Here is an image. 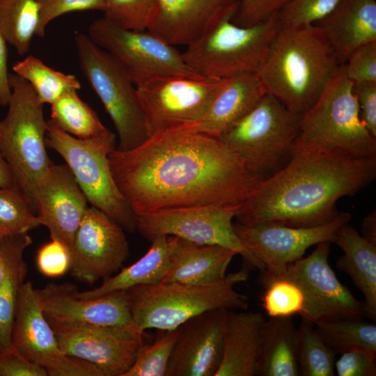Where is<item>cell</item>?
Listing matches in <instances>:
<instances>
[{"label":"cell","mask_w":376,"mask_h":376,"mask_svg":"<svg viewBox=\"0 0 376 376\" xmlns=\"http://www.w3.org/2000/svg\"><path fill=\"white\" fill-rule=\"evenodd\" d=\"M113 179L137 216L209 205H242L263 178L218 138L182 130L109 155Z\"/></svg>","instance_id":"obj_1"},{"label":"cell","mask_w":376,"mask_h":376,"mask_svg":"<svg viewBox=\"0 0 376 376\" xmlns=\"http://www.w3.org/2000/svg\"><path fill=\"white\" fill-rule=\"evenodd\" d=\"M375 177L376 156L354 157L293 143L288 163L260 182L235 219L244 226H320L339 214L340 198L356 195Z\"/></svg>","instance_id":"obj_2"},{"label":"cell","mask_w":376,"mask_h":376,"mask_svg":"<svg viewBox=\"0 0 376 376\" xmlns=\"http://www.w3.org/2000/svg\"><path fill=\"white\" fill-rule=\"evenodd\" d=\"M340 65L317 26H281L257 74L267 93L302 116Z\"/></svg>","instance_id":"obj_3"},{"label":"cell","mask_w":376,"mask_h":376,"mask_svg":"<svg viewBox=\"0 0 376 376\" xmlns=\"http://www.w3.org/2000/svg\"><path fill=\"white\" fill-rule=\"evenodd\" d=\"M245 269L204 284L160 283L127 290L133 323L139 330H173L189 319L214 309L245 310L248 297L235 290L246 281Z\"/></svg>","instance_id":"obj_4"},{"label":"cell","mask_w":376,"mask_h":376,"mask_svg":"<svg viewBox=\"0 0 376 376\" xmlns=\"http://www.w3.org/2000/svg\"><path fill=\"white\" fill-rule=\"evenodd\" d=\"M237 9L213 21L182 53L186 64L196 74L225 79L257 73L281 27L279 13L251 26L235 24Z\"/></svg>","instance_id":"obj_5"},{"label":"cell","mask_w":376,"mask_h":376,"mask_svg":"<svg viewBox=\"0 0 376 376\" xmlns=\"http://www.w3.org/2000/svg\"><path fill=\"white\" fill-rule=\"evenodd\" d=\"M11 95L6 117L0 120V153L16 187L36 213L38 185L53 164L46 151L47 121L43 105L33 88L20 76L9 73Z\"/></svg>","instance_id":"obj_6"},{"label":"cell","mask_w":376,"mask_h":376,"mask_svg":"<svg viewBox=\"0 0 376 376\" xmlns=\"http://www.w3.org/2000/svg\"><path fill=\"white\" fill-rule=\"evenodd\" d=\"M294 143L354 157L376 156V138L361 121L353 83L346 77L343 65L301 116Z\"/></svg>","instance_id":"obj_7"},{"label":"cell","mask_w":376,"mask_h":376,"mask_svg":"<svg viewBox=\"0 0 376 376\" xmlns=\"http://www.w3.org/2000/svg\"><path fill=\"white\" fill-rule=\"evenodd\" d=\"M45 141L63 158L93 207L103 212L125 231L136 230L137 217L119 190L109 164V155L116 148L113 132L109 130L97 138L82 140L49 120Z\"/></svg>","instance_id":"obj_8"},{"label":"cell","mask_w":376,"mask_h":376,"mask_svg":"<svg viewBox=\"0 0 376 376\" xmlns=\"http://www.w3.org/2000/svg\"><path fill=\"white\" fill-rule=\"evenodd\" d=\"M301 115L266 93L257 104L218 139L242 157L263 180L289 162Z\"/></svg>","instance_id":"obj_9"},{"label":"cell","mask_w":376,"mask_h":376,"mask_svg":"<svg viewBox=\"0 0 376 376\" xmlns=\"http://www.w3.org/2000/svg\"><path fill=\"white\" fill-rule=\"evenodd\" d=\"M75 43L79 66L110 116L118 136L117 150H132L148 139L136 87L125 67L83 33Z\"/></svg>","instance_id":"obj_10"},{"label":"cell","mask_w":376,"mask_h":376,"mask_svg":"<svg viewBox=\"0 0 376 376\" xmlns=\"http://www.w3.org/2000/svg\"><path fill=\"white\" fill-rule=\"evenodd\" d=\"M221 79L201 75H168L136 83L148 139L200 120Z\"/></svg>","instance_id":"obj_11"},{"label":"cell","mask_w":376,"mask_h":376,"mask_svg":"<svg viewBox=\"0 0 376 376\" xmlns=\"http://www.w3.org/2000/svg\"><path fill=\"white\" fill-rule=\"evenodd\" d=\"M242 205H209L173 208L137 216L136 230L152 241L159 236H175L193 243L219 245L242 256L251 269L263 264L243 245L233 228Z\"/></svg>","instance_id":"obj_12"},{"label":"cell","mask_w":376,"mask_h":376,"mask_svg":"<svg viewBox=\"0 0 376 376\" xmlns=\"http://www.w3.org/2000/svg\"><path fill=\"white\" fill-rule=\"evenodd\" d=\"M87 35L125 67L134 84L156 76L199 75L174 45L148 30L127 29L103 16L92 22Z\"/></svg>","instance_id":"obj_13"},{"label":"cell","mask_w":376,"mask_h":376,"mask_svg":"<svg viewBox=\"0 0 376 376\" xmlns=\"http://www.w3.org/2000/svg\"><path fill=\"white\" fill-rule=\"evenodd\" d=\"M329 253L330 242L319 243L309 256L288 265L277 278L286 279L300 289L304 304L299 315L313 324L362 319L364 304L339 281L329 264Z\"/></svg>","instance_id":"obj_14"},{"label":"cell","mask_w":376,"mask_h":376,"mask_svg":"<svg viewBox=\"0 0 376 376\" xmlns=\"http://www.w3.org/2000/svg\"><path fill=\"white\" fill-rule=\"evenodd\" d=\"M352 215L340 212L331 221L314 227L295 228L273 223L244 226L233 222L234 230L246 249L264 266L259 283L264 288L280 276L286 267L299 260L306 251L321 242H334L341 226Z\"/></svg>","instance_id":"obj_15"},{"label":"cell","mask_w":376,"mask_h":376,"mask_svg":"<svg viewBox=\"0 0 376 376\" xmlns=\"http://www.w3.org/2000/svg\"><path fill=\"white\" fill-rule=\"evenodd\" d=\"M13 347L49 376H104L95 365L65 355L38 302L30 281L22 285L11 332Z\"/></svg>","instance_id":"obj_16"},{"label":"cell","mask_w":376,"mask_h":376,"mask_svg":"<svg viewBox=\"0 0 376 376\" xmlns=\"http://www.w3.org/2000/svg\"><path fill=\"white\" fill-rule=\"evenodd\" d=\"M47 320L65 355L95 365L104 376H123L143 344V332L133 322L105 326Z\"/></svg>","instance_id":"obj_17"},{"label":"cell","mask_w":376,"mask_h":376,"mask_svg":"<svg viewBox=\"0 0 376 376\" xmlns=\"http://www.w3.org/2000/svg\"><path fill=\"white\" fill-rule=\"evenodd\" d=\"M70 272L77 281L93 284L116 273L129 256L125 230L103 212L88 207L71 249Z\"/></svg>","instance_id":"obj_18"},{"label":"cell","mask_w":376,"mask_h":376,"mask_svg":"<svg viewBox=\"0 0 376 376\" xmlns=\"http://www.w3.org/2000/svg\"><path fill=\"white\" fill-rule=\"evenodd\" d=\"M227 311L210 310L177 328L166 376H215L223 357Z\"/></svg>","instance_id":"obj_19"},{"label":"cell","mask_w":376,"mask_h":376,"mask_svg":"<svg viewBox=\"0 0 376 376\" xmlns=\"http://www.w3.org/2000/svg\"><path fill=\"white\" fill-rule=\"evenodd\" d=\"M70 283H49L36 289L45 318L61 323L121 326L132 322L127 290H117L93 299L76 296Z\"/></svg>","instance_id":"obj_20"},{"label":"cell","mask_w":376,"mask_h":376,"mask_svg":"<svg viewBox=\"0 0 376 376\" xmlns=\"http://www.w3.org/2000/svg\"><path fill=\"white\" fill-rule=\"evenodd\" d=\"M88 203L68 165L53 163L38 185L36 214L40 224L48 228L51 239L71 249Z\"/></svg>","instance_id":"obj_21"},{"label":"cell","mask_w":376,"mask_h":376,"mask_svg":"<svg viewBox=\"0 0 376 376\" xmlns=\"http://www.w3.org/2000/svg\"><path fill=\"white\" fill-rule=\"evenodd\" d=\"M239 0H157L148 30L172 45H188Z\"/></svg>","instance_id":"obj_22"},{"label":"cell","mask_w":376,"mask_h":376,"mask_svg":"<svg viewBox=\"0 0 376 376\" xmlns=\"http://www.w3.org/2000/svg\"><path fill=\"white\" fill-rule=\"evenodd\" d=\"M266 93L257 73L222 79L202 118L191 125L178 130L219 138L249 113Z\"/></svg>","instance_id":"obj_23"},{"label":"cell","mask_w":376,"mask_h":376,"mask_svg":"<svg viewBox=\"0 0 376 376\" xmlns=\"http://www.w3.org/2000/svg\"><path fill=\"white\" fill-rule=\"evenodd\" d=\"M315 25L344 65L355 49L376 41V0H341Z\"/></svg>","instance_id":"obj_24"},{"label":"cell","mask_w":376,"mask_h":376,"mask_svg":"<svg viewBox=\"0 0 376 376\" xmlns=\"http://www.w3.org/2000/svg\"><path fill=\"white\" fill-rule=\"evenodd\" d=\"M266 320L259 312L228 310L223 357L215 376H254Z\"/></svg>","instance_id":"obj_25"},{"label":"cell","mask_w":376,"mask_h":376,"mask_svg":"<svg viewBox=\"0 0 376 376\" xmlns=\"http://www.w3.org/2000/svg\"><path fill=\"white\" fill-rule=\"evenodd\" d=\"M236 255L221 246L198 244L175 237L173 259L162 283L204 284L221 280Z\"/></svg>","instance_id":"obj_26"},{"label":"cell","mask_w":376,"mask_h":376,"mask_svg":"<svg viewBox=\"0 0 376 376\" xmlns=\"http://www.w3.org/2000/svg\"><path fill=\"white\" fill-rule=\"evenodd\" d=\"M334 243L343 251L338 269L350 276L364 297L365 313L376 319V244L359 234L349 222L338 230Z\"/></svg>","instance_id":"obj_27"},{"label":"cell","mask_w":376,"mask_h":376,"mask_svg":"<svg viewBox=\"0 0 376 376\" xmlns=\"http://www.w3.org/2000/svg\"><path fill=\"white\" fill-rule=\"evenodd\" d=\"M150 242L148 251L134 263L104 279L97 288L83 292L77 290L76 296L81 299H93L139 285L162 283L173 259L175 237L159 236Z\"/></svg>","instance_id":"obj_28"},{"label":"cell","mask_w":376,"mask_h":376,"mask_svg":"<svg viewBox=\"0 0 376 376\" xmlns=\"http://www.w3.org/2000/svg\"><path fill=\"white\" fill-rule=\"evenodd\" d=\"M31 242L28 233L0 237L5 261V274L0 285V351L13 347L11 332L18 294L28 272L24 254Z\"/></svg>","instance_id":"obj_29"},{"label":"cell","mask_w":376,"mask_h":376,"mask_svg":"<svg viewBox=\"0 0 376 376\" xmlns=\"http://www.w3.org/2000/svg\"><path fill=\"white\" fill-rule=\"evenodd\" d=\"M297 329L292 317L270 318L260 343L256 375L298 376Z\"/></svg>","instance_id":"obj_30"},{"label":"cell","mask_w":376,"mask_h":376,"mask_svg":"<svg viewBox=\"0 0 376 376\" xmlns=\"http://www.w3.org/2000/svg\"><path fill=\"white\" fill-rule=\"evenodd\" d=\"M50 120L63 132L82 140L97 138L109 130L77 91L65 93L51 104Z\"/></svg>","instance_id":"obj_31"},{"label":"cell","mask_w":376,"mask_h":376,"mask_svg":"<svg viewBox=\"0 0 376 376\" xmlns=\"http://www.w3.org/2000/svg\"><path fill=\"white\" fill-rule=\"evenodd\" d=\"M39 17L36 0H0V31L19 55L29 52Z\"/></svg>","instance_id":"obj_32"},{"label":"cell","mask_w":376,"mask_h":376,"mask_svg":"<svg viewBox=\"0 0 376 376\" xmlns=\"http://www.w3.org/2000/svg\"><path fill=\"white\" fill-rule=\"evenodd\" d=\"M12 69L28 81L42 104H52L65 93L81 88L76 76L55 70L32 55L15 63Z\"/></svg>","instance_id":"obj_33"},{"label":"cell","mask_w":376,"mask_h":376,"mask_svg":"<svg viewBox=\"0 0 376 376\" xmlns=\"http://www.w3.org/2000/svg\"><path fill=\"white\" fill-rule=\"evenodd\" d=\"M315 330L336 354L352 350L376 353V325L362 319H340L319 322Z\"/></svg>","instance_id":"obj_34"},{"label":"cell","mask_w":376,"mask_h":376,"mask_svg":"<svg viewBox=\"0 0 376 376\" xmlns=\"http://www.w3.org/2000/svg\"><path fill=\"white\" fill-rule=\"evenodd\" d=\"M312 325L302 319L297 329V357L299 375L334 376L336 353Z\"/></svg>","instance_id":"obj_35"},{"label":"cell","mask_w":376,"mask_h":376,"mask_svg":"<svg viewBox=\"0 0 376 376\" xmlns=\"http://www.w3.org/2000/svg\"><path fill=\"white\" fill-rule=\"evenodd\" d=\"M36 214L16 187H0V237L28 233L40 226Z\"/></svg>","instance_id":"obj_36"},{"label":"cell","mask_w":376,"mask_h":376,"mask_svg":"<svg viewBox=\"0 0 376 376\" xmlns=\"http://www.w3.org/2000/svg\"><path fill=\"white\" fill-rule=\"evenodd\" d=\"M157 331L152 343L141 345L134 362L123 376H166L178 329Z\"/></svg>","instance_id":"obj_37"},{"label":"cell","mask_w":376,"mask_h":376,"mask_svg":"<svg viewBox=\"0 0 376 376\" xmlns=\"http://www.w3.org/2000/svg\"><path fill=\"white\" fill-rule=\"evenodd\" d=\"M261 299L262 306L270 318L292 317L303 309L304 297L290 281L276 278L268 283Z\"/></svg>","instance_id":"obj_38"},{"label":"cell","mask_w":376,"mask_h":376,"mask_svg":"<svg viewBox=\"0 0 376 376\" xmlns=\"http://www.w3.org/2000/svg\"><path fill=\"white\" fill-rule=\"evenodd\" d=\"M104 16L130 30H148L154 17L157 0H105Z\"/></svg>","instance_id":"obj_39"},{"label":"cell","mask_w":376,"mask_h":376,"mask_svg":"<svg viewBox=\"0 0 376 376\" xmlns=\"http://www.w3.org/2000/svg\"><path fill=\"white\" fill-rule=\"evenodd\" d=\"M341 0H290L279 12L281 26L315 24L327 17Z\"/></svg>","instance_id":"obj_40"},{"label":"cell","mask_w":376,"mask_h":376,"mask_svg":"<svg viewBox=\"0 0 376 376\" xmlns=\"http://www.w3.org/2000/svg\"><path fill=\"white\" fill-rule=\"evenodd\" d=\"M40 8V17L36 36L44 37L48 24L63 15L86 10L104 11L105 0H36Z\"/></svg>","instance_id":"obj_41"},{"label":"cell","mask_w":376,"mask_h":376,"mask_svg":"<svg viewBox=\"0 0 376 376\" xmlns=\"http://www.w3.org/2000/svg\"><path fill=\"white\" fill-rule=\"evenodd\" d=\"M343 67L346 77L354 84L376 82V41L355 49Z\"/></svg>","instance_id":"obj_42"},{"label":"cell","mask_w":376,"mask_h":376,"mask_svg":"<svg viewBox=\"0 0 376 376\" xmlns=\"http://www.w3.org/2000/svg\"><path fill=\"white\" fill-rule=\"evenodd\" d=\"M71 260V249L56 240H52L42 245L36 255L39 272L49 278L64 275L70 269Z\"/></svg>","instance_id":"obj_43"},{"label":"cell","mask_w":376,"mask_h":376,"mask_svg":"<svg viewBox=\"0 0 376 376\" xmlns=\"http://www.w3.org/2000/svg\"><path fill=\"white\" fill-rule=\"evenodd\" d=\"M290 0H239L233 21L241 26H251L266 21L279 13Z\"/></svg>","instance_id":"obj_44"},{"label":"cell","mask_w":376,"mask_h":376,"mask_svg":"<svg viewBox=\"0 0 376 376\" xmlns=\"http://www.w3.org/2000/svg\"><path fill=\"white\" fill-rule=\"evenodd\" d=\"M338 376H375L376 353L366 350H352L341 354L335 362Z\"/></svg>","instance_id":"obj_45"},{"label":"cell","mask_w":376,"mask_h":376,"mask_svg":"<svg viewBox=\"0 0 376 376\" xmlns=\"http://www.w3.org/2000/svg\"><path fill=\"white\" fill-rule=\"evenodd\" d=\"M362 123L376 138V82L353 84Z\"/></svg>","instance_id":"obj_46"},{"label":"cell","mask_w":376,"mask_h":376,"mask_svg":"<svg viewBox=\"0 0 376 376\" xmlns=\"http://www.w3.org/2000/svg\"><path fill=\"white\" fill-rule=\"evenodd\" d=\"M46 371L31 362L13 347L0 351V376H47Z\"/></svg>","instance_id":"obj_47"},{"label":"cell","mask_w":376,"mask_h":376,"mask_svg":"<svg viewBox=\"0 0 376 376\" xmlns=\"http://www.w3.org/2000/svg\"><path fill=\"white\" fill-rule=\"evenodd\" d=\"M8 75L6 41L0 31V106H7L10 97Z\"/></svg>","instance_id":"obj_48"},{"label":"cell","mask_w":376,"mask_h":376,"mask_svg":"<svg viewBox=\"0 0 376 376\" xmlns=\"http://www.w3.org/2000/svg\"><path fill=\"white\" fill-rule=\"evenodd\" d=\"M361 236L376 244V212L373 211L366 216L361 223Z\"/></svg>","instance_id":"obj_49"},{"label":"cell","mask_w":376,"mask_h":376,"mask_svg":"<svg viewBox=\"0 0 376 376\" xmlns=\"http://www.w3.org/2000/svg\"><path fill=\"white\" fill-rule=\"evenodd\" d=\"M16 187L11 171L0 153V187L8 188Z\"/></svg>","instance_id":"obj_50"},{"label":"cell","mask_w":376,"mask_h":376,"mask_svg":"<svg viewBox=\"0 0 376 376\" xmlns=\"http://www.w3.org/2000/svg\"><path fill=\"white\" fill-rule=\"evenodd\" d=\"M5 274V261L3 254L0 246V285L2 283Z\"/></svg>","instance_id":"obj_51"}]
</instances>
